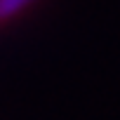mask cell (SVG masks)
<instances>
[{
  "label": "cell",
  "instance_id": "1",
  "mask_svg": "<svg viewBox=\"0 0 120 120\" xmlns=\"http://www.w3.org/2000/svg\"><path fill=\"white\" fill-rule=\"evenodd\" d=\"M33 3H35V0H0V21H5V19L24 12Z\"/></svg>",
  "mask_w": 120,
  "mask_h": 120
}]
</instances>
